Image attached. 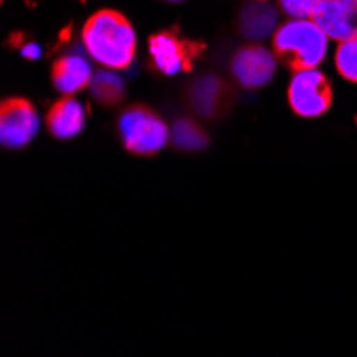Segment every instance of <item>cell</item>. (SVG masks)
I'll return each mask as SVG.
<instances>
[{"instance_id":"cell-1","label":"cell","mask_w":357,"mask_h":357,"mask_svg":"<svg viewBox=\"0 0 357 357\" xmlns=\"http://www.w3.org/2000/svg\"><path fill=\"white\" fill-rule=\"evenodd\" d=\"M82 41L96 62L114 71L131 67L137 52L133 24L116 9H101L90 15L82 28Z\"/></svg>"},{"instance_id":"cell-2","label":"cell","mask_w":357,"mask_h":357,"mask_svg":"<svg viewBox=\"0 0 357 357\" xmlns=\"http://www.w3.org/2000/svg\"><path fill=\"white\" fill-rule=\"evenodd\" d=\"M330 37L312 17H294L276 28L272 52L276 60L291 73L317 69L328 54Z\"/></svg>"},{"instance_id":"cell-3","label":"cell","mask_w":357,"mask_h":357,"mask_svg":"<svg viewBox=\"0 0 357 357\" xmlns=\"http://www.w3.org/2000/svg\"><path fill=\"white\" fill-rule=\"evenodd\" d=\"M118 131L126 152L135 156H152L165 148L169 139V128L148 105L126 107L118 120Z\"/></svg>"},{"instance_id":"cell-4","label":"cell","mask_w":357,"mask_h":357,"mask_svg":"<svg viewBox=\"0 0 357 357\" xmlns=\"http://www.w3.org/2000/svg\"><path fill=\"white\" fill-rule=\"evenodd\" d=\"M289 105L302 118H319L332 107L334 92L326 73L319 69H306L294 73L287 90Z\"/></svg>"},{"instance_id":"cell-5","label":"cell","mask_w":357,"mask_h":357,"mask_svg":"<svg viewBox=\"0 0 357 357\" xmlns=\"http://www.w3.org/2000/svg\"><path fill=\"white\" fill-rule=\"evenodd\" d=\"M39 131V114L24 96H9L0 103V142L5 148H24Z\"/></svg>"},{"instance_id":"cell-6","label":"cell","mask_w":357,"mask_h":357,"mask_svg":"<svg viewBox=\"0 0 357 357\" xmlns=\"http://www.w3.org/2000/svg\"><path fill=\"white\" fill-rule=\"evenodd\" d=\"M152 67L163 75H176L180 71H190L199 43L184 41L176 30L156 32L148 41Z\"/></svg>"},{"instance_id":"cell-7","label":"cell","mask_w":357,"mask_h":357,"mask_svg":"<svg viewBox=\"0 0 357 357\" xmlns=\"http://www.w3.org/2000/svg\"><path fill=\"white\" fill-rule=\"evenodd\" d=\"M276 56L261 45H244L236 56L231 71L242 88L255 90L272 82L276 73Z\"/></svg>"},{"instance_id":"cell-8","label":"cell","mask_w":357,"mask_h":357,"mask_svg":"<svg viewBox=\"0 0 357 357\" xmlns=\"http://www.w3.org/2000/svg\"><path fill=\"white\" fill-rule=\"evenodd\" d=\"M312 20L326 35L344 43L357 37V0H323L312 13Z\"/></svg>"},{"instance_id":"cell-9","label":"cell","mask_w":357,"mask_h":357,"mask_svg":"<svg viewBox=\"0 0 357 357\" xmlns=\"http://www.w3.org/2000/svg\"><path fill=\"white\" fill-rule=\"evenodd\" d=\"M47 131L56 139H73L77 137L84 126H86V109L75 96L62 94V99H58L45 116Z\"/></svg>"},{"instance_id":"cell-10","label":"cell","mask_w":357,"mask_h":357,"mask_svg":"<svg viewBox=\"0 0 357 357\" xmlns=\"http://www.w3.org/2000/svg\"><path fill=\"white\" fill-rule=\"evenodd\" d=\"M92 82L90 64L79 56H62L52 67V84L60 94H77Z\"/></svg>"},{"instance_id":"cell-11","label":"cell","mask_w":357,"mask_h":357,"mask_svg":"<svg viewBox=\"0 0 357 357\" xmlns=\"http://www.w3.org/2000/svg\"><path fill=\"white\" fill-rule=\"evenodd\" d=\"M114 69L109 71H99L96 75H92V82H90V90H92V96L99 103L103 105H116L122 101L124 96V84L122 79L112 73Z\"/></svg>"},{"instance_id":"cell-12","label":"cell","mask_w":357,"mask_h":357,"mask_svg":"<svg viewBox=\"0 0 357 357\" xmlns=\"http://www.w3.org/2000/svg\"><path fill=\"white\" fill-rule=\"evenodd\" d=\"M336 71L351 84H357V37L344 43H338L336 56Z\"/></svg>"},{"instance_id":"cell-13","label":"cell","mask_w":357,"mask_h":357,"mask_svg":"<svg viewBox=\"0 0 357 357\" xmlns=\"http://www.w3.org/2000/svg\"><path fill=\"white\" fill-rule=\"evenodd\" d=\"M280 9L291 17H312L323 0H278Z\"/></svg>"},{"instance_id":"cell-14","label":"cell","mask_w":357,"mask_h":357,"mask_svg":"<svg viewBox=\"0 0 357 357\" xmlns=\"http://www.w3.org/2000/svg\"><path fill=\"white\" fill-rule=\"evenodd\" d=\"M169 3H180V0H169Z\"/></svg>"}]
</instances>
